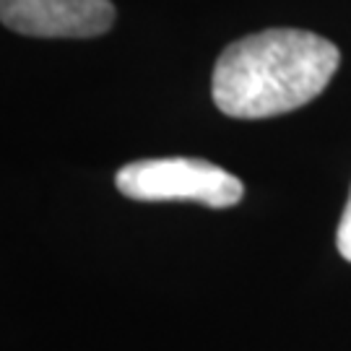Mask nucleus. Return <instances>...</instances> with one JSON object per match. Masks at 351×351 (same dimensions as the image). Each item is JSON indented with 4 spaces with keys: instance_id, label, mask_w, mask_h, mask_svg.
Instances as JSON below:
<instances>
[{
    "instance_id": "obj_1",
    "label": "nucleus",
    "mask_w": 351,
    "mask_h": 351,
    "mask_svg": "<svg viewBox=\"0 0 351 351\" xmlns=\"http://www.w3.org/2000/svg\"><path fill=\"white\" fill-rule=\"evenodd\" d=\"M333 42L302 29H268L232 42L216 60L211 94L237 120H263L300 110L339 71Z\"/></svg>"
},
{
    "instance_id": "obj_2",
    "label": "nucleus",
    "mask_w": 351,
    "mask_h": 351,
    "mask_svg": "<svg viewBox=\"0 0 351 351\" xmlns=\"http://www.w3.org/2000/svg\"><path fill=\"white\" fill-rule=\"evenodd\" d=\"M114 185L133 201H190L208 208L237 206L245 195L242 182L219 164L188 156L130 162L114 175Z\"/></svg>"
},
{
    "instance_id": "obj_3",
    "label": "nucleus",
    "mask_w": 351,
    "mask_h": 351,
    "mask_svg": "<svg viewBox=\"0 0 351 351\" xmlns=\"http://www.w3.org/2000/svg\"><path fill=\"white\" fill-rule=\"evenodd\" d=\"M0 19L26 37L84 39L112 29L114 5L110 0H0Z\"/></svg>"
},
{
    "instance_id": "obj_4",
    "label": "nucleus",
    "mask_w": 351,
    "mask_h": 351,
    "mask_svg": "<svg viewBox=\"0 0 351 351\" xmlns=\"http://www.w3.org/2000/svg\"><path fill=\"white\" fill-rule=\"evenodd\" d=\"M336 245H339V252L351 263V193L349 201L343 206V216H341L339 224V234H336Z\"/></svg>"
}]
</instances>
